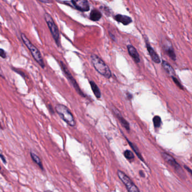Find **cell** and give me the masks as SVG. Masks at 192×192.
I'll return each mask as SVG.
<instances>
[{
    "mask_svg": "<svg viewBox=\"0 0 192 192\" xmlns=\"http://www.w3.org/2000/svg\"><path fill=\"white\" fill-rule=\"evenodd\" d=\"M91 62L95 69L102 76H104L107 79H110L112 73L108 66L104 61L97 55L92 54L91 55Z\"/></svg>",
    "mask_w": 192,
    "mask_h": 192,
    "instance_id": "obj_1",
    "label": "cell"
},
{
    "mask_svg": "<svg viewBox=\"0 0 192 192\" xmlns=\"http://www.w3.org/2000/svg\"><path fill=\"white\" fill-rule=\"evenodd\" d=\"M56 111L60 117L71 127L76 126V121L69 109L63 104H58L56 105Z\"/></svg>",
    "mask_w": 192,
    "mask_h": 192,
    "instance_id": "obj_2",
    "label": "cell"
},
{
    "mask_svg": "<svg viewBox=\"0 0 192 192\" xmlns=\"http://www.w3.org/2000/svg\"><path fill=\"white\" fill-rule=\"evenodd\" d=\"M21 37L22 39L24 44L28 47L29 51H31L32 55V57L35 59V60L39 64V65L42 68H44L45 67L44 61L43 58L41 55L40 51L38 50V49L34 45L32 44L31 41L27 38V37L24 33H21Z\"/></svg>",
    "mask_w": 192,
    "mask_h": 192,
    "instance_id": "obj_3",
    "label": "cell"
},
{
    "mask_svg": "<svg viewBox=\"0 0 192 192\" xmlns=\"http://www.w3.org/2000/svg\"><path fill=\"white\" fill-rule=\"evenodd\" d=\"M44 19L47 24L48 27L50 30L51 33L52 35L55 42L58 46H60V33L58 27L48 13H46L44 15Z\"/></svg>",
    "mask_w": 192,
    "mask_h": 192,
    "instance_id": "obj_4",
    "label": "cell"
},
{
    "mask_svg": "<svg viewBox=\"0 0 192 192\" xmlns=\"http://www.w3.org/2000/svg\"><path fill=\"white\" fill-rule=\"evenodd\" d=\"M117 176L126 186V189L129 192H140L138 187L134 184L132 180L125 173L120 170H117Z\"/></svg>",
    "mask_w": 192,
    "mask_h": 192,
    "instance_id": "obj_5",
    "label": "cell"
},
{
    "mask_svg": "<svg viewBox=\"0 0 192 192\" xmlns=\"http://www.w3.org/2000/svg\"><path fill=\"white\" fill-rule=\"evenodd\" d=\"M60 66H61L62 70H63V73L66 76V78L69 80V81L71 83V84L74 87V88L76 89V92L82 96H85V95L83 94V92H82L81 89L79 87V85L77 83L76 79L72 77V75L71 74V73L70 72L69 70H68L66 66L64 64V63L62 62H60Z\"/></svg>",
    "mask_w": 192,
    "mask_h": 192,
    "instance_id": "obj_6",
    "label": "cell"
},
{
    "mask_svg": "<svg viewBox=\"0 0 192 192\" xmlns=\"http://www.w3.org/2000/svg\"><path fill=\"white\" fill-rule=\"evenodd\" d=\"M161 154L164 160L166 161L167 164L171 167H173L178 173H180V171L183 173L182 169L180 167L179 164L176 162V160L171 156H170L165 152H161Z\"/></svg>",
    "mask_w": 192,
    "mask_h": 192,
    "instance_id": "obj_7",
    "label": "cell"
},
{
    "mask_svg": "<svg viewBox=\"0 0 192 192\" xmlns=\"http://www.w3.org/2000/svg\"><path fill=\"white\" fill-rule=\"evenodd\" d=\"M71 2L76 9L81 11H88L90 9L87 0H71Z\"/></svg>",
    "mask_w": 192,
    "mask_h": 192,
    "instance_id": "obj_8",
    "label": "cell"
},
{
    "mask_svg": "<svg viewBox=\"0 0 192 192\" xmlns=\"http://www.w3.org/2000/svg\"><path fill=\"white\" fill-rule=\"evenodd\" d=\"M113 113L116 115L117 118H118V120L119 121L120 123L121 124V125L127 130V131H130V125L129 123L122 116V115L119 112V110H117L115 107H113L112 109Z\"/></svg>",
    "mask_w": 192,
    "mask_h": 192,
    "instance_id": "obj_9",
    "label": "cell"
},
{
    "mask_svg": "<svg viewBox=\"0 0 192 192\" xmlns=\"http://www.w3.org/2000/svg\"><path fill=\"white\" fill-rule=\"evenodd\" d=\"M127 49H128L129 55L132 58L133 60H134V62L136 63H139L141 62V59H140L138 53L136 48L132 45H128Z\"/></svg>",
    "mask_w": 192,
    "mask_h": 192,
    "instance_id": "obj_10",
    "label": "cell"
},
{
    "mask_svg": "<svg viewBox=\"0 0 192 192\" xmlns=\"http://www.w3.org/2000/svg\"><path fill=\"white\" fill-rule=\"evenodd\" d=\"M146 47L147 49L149 54L152 60L154 62V63H160L161 60L160 57H158L156 52L154 50V49L151 46V45L148 43L147 41H146Z\"/></svg>",
    "mask_w": 192,
    "mask_h": 192,
    "instance_id": "obj_11",
    "label": "cell"
},
{
    "mask_svg": "<svg viewBox=\"0 0 192 192\" xmlns=\"http://www.w3.org/2000/svg\"><path fill=\"white\" fill-rule=\"evenodd\" d=\"M115 20L125 25H128L132 22V19H131V18L128 16L123 15L121 14H117L115 16Z\"/></svg>",
    "mask_w": 192,
    "mask_h": 192,
    "instance_id": "obj_12",
    "label": "cell"
},
{
    "mask_svg": "<svg viewBox=\"0 0 192 192\" xmlns=\"http://www.w3.org/2000/svg\"><path fill=\"white\" fill-rule=\"evenodd\" d=\"M162 67L164 68V69H165V70L170 76H171V77H173L175 75V72L173 68L172 67V66L170 65L169 63H167V62L163 61L162 63Z\"/></svg>",
    "mask_w": 192,
    "mask_h": 192,
    "instance_id": "obj_13",
    "label": "cell"
},
{
    "mask_svg": "<svg viewBox=\"0 0 192 192\" xmlns=\"http://www.w3.org/2000/svg\"><path fill=\"white\" fill-rule=\"evenodd\" d=\"M89 18L92 21H94V22L98 21L102 18V14L99 10L93 9L90 14Z\"/></svg>",
    "mask_w": 192,
    "mask_h": 192,
    "instance_id": "obj_14",
    "label": "cell"
},
{
    "mask_svg": "<svg viewBox=\"0 0 192 192\" xmlns=\"http://www.w3.org/2000/svg\"><path fill=\"white\" fill-rule=\"evenodd\" d=\"M89 83H90L92 90L93 92V94L95 95V96L97 99H100L101 98V93L97 85L94 81H91Z\"/></svg>",
    "mask_w": 192,
    "mask_h": 192,
    "instance_id": "obj_15",
    "label": "cell"
},
{
    "mask_svg": "<svg viewBox=\"0 0 192 192\" xmlns=\"http://www.w3.org/2000/svg\"><path fill=\"white\" fill-rule=\"evenodd\" d=\"M30 154H31V157L32 158V160L33 161V162L41 168V170H43V164L41 162V159L39 158L37 154H35V153L33 151H31Z\"/></svg>",
    "mask_w": 192,
    "mask_h": 192,
    "instance_id": "obj_16",
    "label": "cell"
},
{
    "mask_svg": "<svg viewBox=\"0 0 192 192\" xmlns=\"http://www.w3.org/2000/svg\"><path fill=\"white\" fill-rule=\"evenodd\" d=\"M126 140L128 141V142L129 143V144L130 147H131V148H132L133 150L136 153V154H137V156H138V157L141 160V161H143V162H144V159H143V158L142 157V154L141 153H140V151H139V150L138 148V147L136 146L134 144H133V143H132L131 142H130L129 140L128 139L126 138Z\"/></svg>",
    "mask_w": 192,
    "mask_h": 192,
    "instance_id": "obj_17",
    "label": "cell"
},
{
    "mask_svg": "<svg viewBox=\"0 0 192 192\" xmlns=\"http://www.w3.org/2000/svg\"><path fill=\"white\" fill-rule=\"evenodd\" d=\"M165 50L166 51L167 55L170 57L172 60H176V55H175V53L174 51L173 48L172 47L171 45H170V46H169L168 47H165Z\"/></svg>",
    "mask_w": 192,
    "mask_h": 192,
    "instance_id": "obj_18",
    "label": "cell"
},
{
    "mask_svg": "<svg viewBox=\"0 0 192 192\" xmlns=\"http://www.w3.org/2000/svg\"><path fill=\"white\" fill-rule=\"evenodd\" d=\"M124 156L127 160H128L129 161H132L134 158V154L133 153V151L130 150H126L124 151Z\"/></svg>",
    "mask_w": 192,
    "mask_h": 192,
    "instance_id": "obj_19",
    "label": "cell"
},
{
    "mask_svg": "<svg viewBox=\"0 0 192 192\" xmlns=\"http://www.w3.org/2000/svg\"><path fill=\"white\" fill-rule=\"evenodd\" d=\"M153 122L156 128H158L159 127H160L161 125V119L160 117L158 116H154L153 118Z\"/></svg>",
    "mask_w": 192,
    "mask_h": 192,
    "instance_id": "obj_20",
    "label": "cell"
},
{
    "mask_svg": "<svg viewBox=\"0 0 192 192\" xmlns=\"http://www.w3.org/2000/svg\"><path fill=\"white\" fill-rule=\"evenodd\" d=\"M172 77V79H173L174 82H175V83L178 86V87H179L180 89H183V86H182V85L180 84V83L179 82V81L177 79L173 76V77Z\"/></svg>",
    "mask_w": 192,
    "mask_h": 192,
    "instance_id": "obj_21",
    "label": "cell"
},
{
    "mask_svg": "<svg viewBox=\"0 0 192 192\" xmlns=\"http://www.w3.org/2000/svg\"><path fill=\"white\" fill-rule=\"evenodd\" d=\"M6 53L2 49H0V57L3 59H5L6 58Z\"/></svg>",
    "mask_w": 192,
    "mask_h": 192,
    "instance_id": "obj_22",
    "label": "cell"
},
{
    "mask_svg": "<svg viewBox=\"0 0 192 192\" xmlns=\"http://www.w3.org/2000/svg\"><path fill=\"white\" fill-rule=\"evenodd\" d=\"M0 158L1 159V160L3 162V163H4L5 164H6L7 161L6 158L3 156L2 154H1V153H0Z\"/></svg>",
    "mask_w": 192,
    "mask_h": 192,
    "instance_id": "obj_23",
    "label": "cell"
},
{
    "mask_svg": "<svg viewBox=\"0 0 192 192\" xmlns=\"http://www.w3.org/2000/svg\"><path fill=\"white\" fill-rule=\"evenodd\" d=\"M184 167H185V169H186V170H187V171L189 172V173H190V175H191L192 176V170H191L190 168H189L188 167H187V166H185Z\"/></svg>",
    "mask_w": 192,
    "mask_h": 192,
    "instance_id": "obj_24",
    "label": "cell"
},
{
    "mask_svg": "<svg viewBox=\"0 0 192 192\" xmlns=\"http://www.w3.org/2000/svg\"><path fill=\"white\" fill-rule=\"evenodd\" d=\"M0 76L2 77V78H3V79H5V76H4V74H3V72H2V69L1 68V67H0Z\"/></svg>",
    "mask_w": 192,
    "mask_h": 192,
    "instance_id": "obj_25",
    "label": "cell"
},
{
    "mask_svg": "<svg viewBox=\"0 0 192 192\" xmlns=\"http://www.w3.org/2000/svg\"><path fill=\"white\" fill-rule=\"evenodd\" d=\"M127 97L129 99V100H130L133 98V95L128 92V93H127Z\"/></svg>",
    "mask_w": 192,
    "mask_h": 192,
    "instance_id": "obj_26",
    "label": "cell"
},
{
    "mask_svg": "<svg viewBox=\"0 0 192 192\" xmlns=\"http://www.w3.org/2000/svg\"><path fill=\"white\" fill-rule=\"evenodd\" d=\"M39 1H41L42 2H43V3H47L50 2L49 0H39Z\"/></svg>",
    "mask_w": 192,
    "mask_h": 192,
    "instance_id": "obj_27",
    "label": "cell"
},
{
    "mask_svg": "<svg viewBox=\"0 0 192 192\" xmlns=\"http://www.w3.org/2000/svg\"><path fill=\"white\" fill-rule=\"evenodd\" d=\"M139 174H140V175L142 177H145V173H144L143 171H139Z\"/></svg>",
    "mask_w": 192,
    "mask_h": 192,
    "instance_id": "obj_28",
    "label": "cell"
},
{
    "mask_svg": "<svg viewBox=\"0 0 192 192\" xmlns=\"http://www.w3.org/2000/svg\"><path fill=\"white\" fill-rule=\"evenodd\" d=\"M48 108H50V110L51 112L52 113H54V110L52 109V106H51V105H49V107Z\"/></svg>",
    "mask_w": 192,
    "mask_h": 192,
    "instance_id": "obj_29",
    "label": "cell"
},
{
    "mask_svg": "<svg viewBox=\"0 0 192 192\" xmlns=\"http://www.w3.org/2000/svg\"><path fill=\"white\" fill-rule=\"evenodd\" d=\"M1 166H0V170H1Z\"/></svg>",
    "mask_w": 192,
    "mask_h": 192,
    "instance_id": "obj_30",
    "label": "cell"
}]
</instances>
